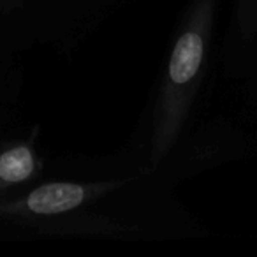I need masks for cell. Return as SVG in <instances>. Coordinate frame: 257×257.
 <instances>
[{
	"instance_id": "obj_1",
	"label": "cell",
	"mask_w": 257,
	"mask_h": 257,
	"mask_svg": "<svg viewBox=\"0 0 257 257\" xmlns=\"http://www.w3.org/2000/svg\"><path fill=\"white\" fill-rule=\"evenodd\" d=\"M222 0H187L171 32L168 55L138 123L147 138L152 173L199 121L215 62Z\"/></svg>"
},
{
	"instance_id": "obj_2",
	"label": "cell",
	"mask_w": 257,
	"mask_h": 257,
	"mask_svg": "<svg viewBox=\"0 0 257 257\" xmlns=\"http://www.w3.org/2000/svg\"><path fill=\"white\" fill-rule=\"evenodd\" d=\"M245 159H250V143L239 121L211 116L197 121L152 173L159 185L175 192L201 173Z\"/></svg>"
},
{
	"instance_id": "obj_3",
	"label": "cell",
	"mask_w": 257,
	"mask_h": 257,
	"mask_svg": "<svg viewBox=\"0 0 257 257\" xmlns=\"http://www.w3.org/2000/svg\"><path fill=\"white\" fill-rule=\"evenodd\" d=\"M39 136V125H34L32 131L9 134L0 143V197L20 192L50 173L51 157L46 155Z\"/></svg>"
},
{
	"instance_id": "obj_4",
	"label": "cell",
	"mask_w": 257,
	"mask_h": 257,
	"mask_svg": "<svg viewBox=\"0 0 257 257\" xmlns=\"http://www.w3.org/2000/svg\"><path fill=\"white\" fill-rule=\"evenodd\" d=\"M257 60V0H232L224 39L218 46L222 74L239 83Z\"/></svg>"
},
{
	"instance_id": "obj_5",
	"label": "cell",
	"mask_w": 257,
	"mask_h": 257,
	"mask_svg": "<svg viewBox=\"0 0 257 257\" xmlns=\"http://www.w3.org/2000/svg\"><path fill=\"white\" fill-rule=\"evenodd\" d=\"M238 102H236V120H243L257 107V62L245 79L238 83Z\"/></svg>"
},
{
	"instance_id": "obj_6",
	"label": "cell",
	"mask_w": 257,
	"mask_h": 257,
	"mask_svg": "<svg viewBox=\"0 0 257 257\" xmlns=\"http://www.w3.org/2000/svg\"><path fill=\"white\" fill-rule=\"evenodd\" d=\"M131 0H107V4H109V11L113 13L114 9H118V8H121V6H125V4H128Z\"/></svg>"
}]
</instances>
